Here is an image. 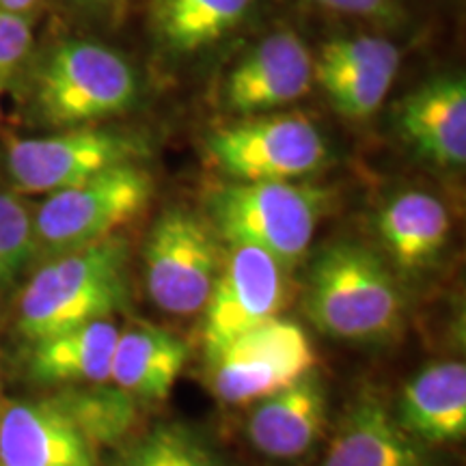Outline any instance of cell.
I'll use <instances>...</instances> for the list:
<instances>
[{
    "mask_svg": "<svg viewBox=\"0 0 466 466\" xmlns=\"http://www.w3.org/2000/svg\"><path fill=\"white\" fill-rule=\"evenodd\" d=\"M127 244L110 236L46 259L22 291L15 329L26 341L76 329L127 307Z\"/></svg>",
    "mask_w": 466,
    "mask_h": 466,
    "instance_id": "6da1fadb",
    "label": "cell"
},
{
    "mask_svg": "<svg viewBox=\"0 0 466 466\" xmlns=\"http://www.w3.org/2000/svg\"><path fill=\"white\" fill-rule=\"evenodd\" d=\"M305 311L319 333L348 341H380L404 322V291L376 250L335 242L313 259Z\"/></svg>",
    "mask_w": 466,
    "mask_h": 466,
    "instance_id": "7a4b0ae2",
    "label": "cell"
},
{
    "mask_svg": "<svg viewBox=\"0 0 466 466\" xmlns=\"http://www.w3.org/2000/svg\"><path fill=\"white\" fill-rule=\"evenodd\" d=\"M138 80L115 50L69 39L46 52L31 80V113L42 126L69 130L126 113L137 100Z\"/></svg>",
    "mask_w": 466,
    "mask_h": 466,
    "instance_id": "3957f363",
    "label": "cell"
},
{
    "mask_svg": "<svg viewBox=\"0 0 466 466\" xmlns=\"http://www.w3.org/2000/svg\"><path fill=\"white\" fill-rule=\"evenodd\" d=\"M324 209L322 190L296 182H229L208 199L214 229L229 247L259 248L285 268L311 247Z\"/></svg>",
    "mask_w": 466,
    "mask_h": 466,
    "instance_id": "277c9868",
    "label": "cell"
},
{
    "mask_svg": "<svg viewBox=\"0 0 466 466\" xmlns=\"http://www.w3.org/2000/svg\"><path fill=\"white\" fill-rule=\"evenodd\" d=\"M154 179L138 162L97 173L86 182L48 195L33 214L35 258L52 259L115 236L145 212Z\"/></svg>",
    "mask_w": 466,
    "mask_h": 466,
    "instance_id": "5b68a950",
    "label": "cell"
},
{
    "mask_svg": "<svg viewBox=\"0 0 466 466\" xmlns=\"http://www.w3.org/2000/svg\"><path fill=\"white\" fill-rule=\"evenodd\" d=\"M147 145L134 134L85 126L7 143V175L17 195H52L106 168L141 162Z\"/></svg>",
    "mask_w": 466,
    "mask_h": 466,
    "instance_id": "8992f818",
    "label": "cell"
},
{
    "mask_svg": "<svg viewBox=\"0 0 466 466\" xmlns=\"http://www.w3.org/2000/svg\"><path fill=\"white\" fill-rule=\"evenodd\" d=\"M220 266L217 236L188 209L162 212L145 240V288L156 307L171 316H195L206 309Z\"/></svg>",
    "mask_w": 466,
    "mask_h": 466,
    "instance_id": "52a82bcc",
    "label": "cell"
},
{
    "mask_svg": "<svg viewBox=\"0 0 466 466\" xmlns=\"http://www.w3.org/2000/svg\"><path fill=\"white\" fill-rule=\"evenodd\" d=\"M208 156L233 182H294L329 160L322 132L302 115H272L212 132Z\"/></svg>",
    "mask_w": 466,
    "mask_h": 466,
    "instance_id": "ba28073f",
    "label": "cell"
},
{
    "mask_svg": "<svg viewBox=\"0 0 466 466\" xmlns=\"http://www.w3.org/2000/svg\"><path fill=\"white\" fill-rule=\"evenodd\" d=\"M316 360L302 326L277 316L208 357V382L225 404H248L316 370Z\"/></svg>",
    "mask_w": 466,
    "mask_h": 466,
    "instance_id": "9c48e42d",
    "label": "cell"
},
{
    "mask_svg": "<svg viewBox=\"0 0 466 466\" xmlns=\"http://www.w3.org/2000/svg\"><path fill=\"white\" fill-rule=\"evenodd\" d=\"M285 302V266L264 250L233 244L203 309L206 359L247 330L277 318Z\"/></svg>",
    "mask_w": 466,
    "mask_h": 466,
    "instance_id": "30bf717a",
    "label": "cell"
},
{
    "mask_svg": "<svg viewBox=\"0 0 466 466\" xmlns=\"http://www.w3.org/2000/svg\"><path fill=\"white\" fill-rule=\"evenodd\" d=\"M313 58L300 37L279 31L236 63L223 86L227 110L268 113L305 96L313 83Z\"/></svg>",
    "mask_w": 466,
    "mask_h": 466,
    "instance_id": "8fae6325",
    "label": "cell"
},
{
    "mask_svg": "<svg viewBox=\"0 0 466 466\" xmlns=\"http://www.w3.org/2000/svg\"><path fill=\"white\" fill-rule=\"evenodd\" d=\"M0 466H97L96 447L55 398L0 408Z\"/></svg>",
    "mask_w": 466,
    "mask_h": 466,
    "instance_id": "7c38bea8",
    "label": "cell"
},
{
    "mask_svg": "<svg viewBox=\"0 0 466 466\" xmlns=\"http://www.w3.org/2000/svg\"><path fill=\"white\" fill-rule=\"evenodd\" d=\"M329 415V391L318 370L259 400L247 419V439L268 458H300L316 445Z\"/></svg>",
    "mask_w": 466,
    "mask_h": 466,
    "instance_id": "4fadbf2b",
    "label": "cell"
},
{
    "mask_svg": "<svg viewBox=\"0 0 466 466\" xmlns=\"http://www.w3.org/2000/svg\"><path fill=\"white\" fill-rule=\"evenodd\" d=\"M401 137L421 158L439 167L466 162V85L462 76H439L401 100Z\"/></svg>",
    "mask_w": 466,
    "mask_h": 466,
    "instance_id": "5bb4252c",
    "label": "cell"
},
{
    "mask_svg": "<svg viewBox=\"0 0 466 466\" xmlns=\"http://www.w3.org/2000/svg\"><path fill=\"white\" fill-rule=\"evenodd\" d=\"M319 466H439L428 445L401 428L376 395L348 408Z\"/></svg>",
    "mask_w": 466,
    "mask_h": 466,
    "instance_id": "9a60e30c",
    "label": "cell"
},
{
    "mask_svg": "<svg viewBox=\"0 0 466 466\" xmlns=\"http://www.w3.org/2000/svg\"><path fill=\"white\" fill-rule=\"evenodd\" d=\"M393 415L408 434L428 447L462 441L466 434V365L442 360L425 367L401 389Z\"/></svg>",
    "mask_w": 466,
    "mask_h": 466,
    "instance_id": "2e32d148",
    "label": "cell"
},
{
    "mask_svg": "<svg viewBox=\"0 0 466 466\" xmlns=\"http://www.w3.org/2000/svg\"><path fill=\"white\" fill-rule=\"evenodd\" d=\"M119 329L110 319L76 326L31 341L26 374L39 387H85L110 382Z\"/></svg>",
    "mask_w": 466,
    "mask_h": 466,
    "instance_id": "e0dca14e",
    "label": "cell"
},
{
    "mask_svg": "<svg viewBox=\"0 0 466 466\" xmlns=\"http://www.w3.org/2000/svg\"><path fill=\"white\" fill-rule=\"evenodd\" d=\"M190 348L156 326H132L116 337L110 382L137 401H162L188 363Z\"/></svg>",
    "mask_w": 466,
    "mask_h": 466,
    "instance_id": "ac0fdd59",
    "label": "cell"
},
{
    "mask_svg": "<svg viewBox=\"0 0 466 466\" xmlns=\"http://www.w3.org/2000/svg\"><path fill=\"white\" fill-rule=\"evenodd\" d=\"M378 236L401 270H421L447 247L451 231L445 203L428 192L408 190L380 208L376 218Z\"/></svg>",
    "mask_w": 466,
    "mask_h": 466,
    "instance_id": "d6986e66",
    "label": "cell"
},
{
    "mask_svg": "<svg viewBox=\"0 0 466 466\" xmlns=\"http://www.w3.org/2000/svg\"><path fill=\"white\" fill-rule=\"evenodd\" d=\"M255 0H154L151 26L175 55H195L220 42L247 17Z\"/></svg>",
    "mask_w": 466,
    "mask_h": 466,
    "instance_id": "ffe728a7",
    "label": "cell"
},
{
    "mask_svg": "<svg viewBox=\"0 0 466 466\" xmlns=\"http://www.w3.org/2000/svg\"><path fill=\"white\" fill-rule=\"evenodd\" d=\"M52 398L66 408L96 450L126 441L138 419V401L108 382L67 387Z\"/></svg>",
    "mask_w": 466,
    "mask_h": 466,
    "instance_id": "44dd1931",
    "label": "cell"
},
{
    "mask_svg": "<svg viewBox=\"0 0 466 466\" xmlns=\"http://www.w3.org/2000/svg\"><path fill=\"white\" fill-rule=\"evenodd\" d=\"M115 466H227L195 430L160 423L127 445Z\"/></svg>",
    "mask_w": 466,
    "mask_h": 466,
    "instance_id": "7402d4cb",
    "label": "cell"
},
{
    "mask_svg": "<svg viewBox=\"0 0 466 466\" xmlns=\"http://www.w3.org/2000/svg\"><path fill=\"white\" fill-rule=\"evenodd\" d=\"M313 78L329 93L333 106L348 119H367L382 106L395 76L382 72H350V69L318 67Z\"/></svg>",
    "mask_w": 466,
    "mask_h": 466,
    "instance_id": "603a6c76",
    "label": "cell"
},
{
    "mask_svg": "<svg viewBox=\"0 0 466 466\" xmlns=\"http://www.w3.org/2000/svg\"><path fill=\"white\" fill-rule=\"evenodd\" d=\"M33 259V212L17 192L0 190V300Z\"/></svg>",
    "mask_w": 466,
    "mask_h": 466,
    "instance_id": "cb8c5ba5",
    "label": "cell"
},
{
    "mask_svg": "<svg viewBox=\"0 0 466 466\" xmlns=\"http://www.w3.org/2000/svg\"><path fill=\"white\" fill-rule=\"evenodd\" d=\"M318 67L350 69V72H382L398 74L400 50L398 46L378 37L333 39L322 48Z\"/></svg>",
    "mask_w": 466,
    "mask_h": 466,
    "instance_id": "d4e9b609",
    "label": "cell"
},
{
    "mask_svg": "<svg viewBox=\"0 0 466 466\" xmlns=\"http://www.w3.org/2000/svg\"><path fill=\"white\" fill-rule=\"evenodd\" d=\"M35 46L31 15L0 9V91L14 85Z\"/></svg>",
    "mask_w": 466,
    "mask_h": 466,
    "instance_id": "484cf974",
    "label": "cell"
},
{
    "mask_svg": "<svg viewBox=\"0 0 466 466\" xmlns=\"http://www.w3.org/2000/svg\"><path fill=\"white\" fill-rule=\"evenodd\" d=\"M316 3L337 14L365 17L378 25H398L404 17L400 0H316Z\"/></svg>",
    "mask_w": 466,
    "mask_h": 466,
    "instance_id": "4316f807",
    "label": "cell"
},
{
    "mask_svg": "<svg viewBox=\"0 0 466 466\" xmlns=\"http://www.w3.org/2000/svg\"><path fill=\"white\" fill-rule=\"evenodd\" d=\"M44 0H0V9L11 11V14L31 15Z\"/></svg>",
    "mask_w": 466,
    "mask_h": 466,
    "instance_id": "83f0119b",
    "label": "cell"
},
{
    "mask_svg": "<svg viewBox=\"0 0 466 466\" xmlns=\"http://www.w3.org/2000/svg\"><path fill=\"white\" fill-rule=\"evenodd\" d=\"M78 3H86V5H96V3H102V0H78Z\"/></svg>",
    "mask_w": 466,
    "mask_h": 466,
    "instance_id": "f1b7e54d",
    "label": "cell"
}]
</instances>
